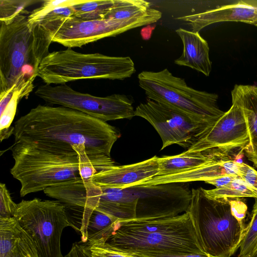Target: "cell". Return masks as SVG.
Instances as JSON below:
<instances>
[{"instance_id": "obj_15", "label": "cell", "mask_w": 257, "mask_h": 257, "mask_svg": "<svg viewBox=\"0 0 257 257\" xmlns=\"http://www.w3.org/2000/svg\"><path fill=\"white\" fill-rule=\"evenodd\" d=\"M239 164L231 156L216 157L192 170L167 176H156L140 185H154L169 183L206 181L226 175L238 176Z\"/></svg>"}, {"instance_id": "obj_19", "label": "cell", "mask_w": 257, "mask_h": 257, "mask_svg": "<svg viewBox=\"0 0 257 257\" xmlns=\"http://www.w3.org/2000/svg\"><path fill=\"white\" fill-rule=\"evenodd\" d=\"M231 95L236 97L241 105L246 124L249 142L244 151L257 168V86L236 84Z\"/></svg>"}, {"instance_id": "obj_16", "label": "cell", "mask_w": 257, "mask_h": 257, "mask_svg": "<svg viewBox=\"0 0 257 257\" xmlns=\"http://www.w3.org/2000/svg\"><path fill=\"white\" fill-rule=\"evenodd\" d=\"M177 19L185 22L192 31L199 32L207 26L218 22H240L254 25L257 22V8L245 1H240Z\"/></svg>"}, {"instance_id": "obj_33", "label": "cell", "mask_w": 257, "mask_h": 257, "mask_svg": "<svg viewBox=\"0 0 257 257\" xmlns=\"http://www.w3.org/2000/svg\"><path fill=\"white\" fill-rule=\"evenodd\" d=\"M228 202L232 215L242 226L246 227L244 221L247 210L246 204L241 199L231 200Z\"/></svg>"}, {"instance_id": "obj_6", "label": "cell", "mask_w": 257, "mask_h": 257, "mask_svg": "<svg viewBox=\"0 0 257 257\" xmlns=\"http://www.w3.org/2000/svg\"><path fill=\"white\" fill-rule=\"evenodd\" d=\"M135 72L128 56L83 54L67 48L49 53L40 65L38 76L47 84H63L84 79L123 80Z\"/></svg>"}, {"instance_id": "obj_36", "label": "cell", "mask_w": 257, "mask_h": 257, "mask_svg": "<svg viewBox=\"0 0 257 257\" xmlns=\"http://www.w3.org/2000/svg\"><path fill=\"white\" fill-rule=\"evenodd\" d=\"M132 254V253H131ZM139 257H212L205 254L189 253L181 254H132Z\"/></svg>"}, {"instance_id": "obj_29", "label": "cell", "mask_w": 257, "mask_h": 257, "mask_svg": "<svg viewBox=\"0 0 257 257\" xmlns=\"http://www.w3.org/2000/svg\"><path fill=\"white\" fill-rule=\"evenodd\" d=\"M90 249L91 257H139L119 250L107 242L90 245Z\"/></svg>"}, {"instance_id": "obj_27", "label": "cell", "mask_w": 257, "mask_h": 257, "mask_svg": "<svg viewBox=\"0 0 257 257\" xmlns=\"http://www.w3.org/2000/svg\"><path fill=\"white\" fill-rule=\"evenodd\" d=\"M43 1L35 0H0V22L8 23L26 8Z\"/></svg>"}, {"instance_id": "obj_28", "label": "cell", "mask_w": 257, "mask_h": 257, "mask_svg": "<svg viewBox=\"0 0 257 257\" xmlns=\"http://www.w3.org/2000/svg\"><path fill=\"white\" fill-rule=\"evenodd\" d=\"M74 15V11L72 6H63L56 8L29 22L30 24H39L44 26L52 23L67 19L73 17Z\"/></svg>"}, {"instance_id": "obj_23", "label": "cell", "mask_w": 257, "mask_h": 257, "mask_svg": "<svg viewBox=\"0 0 257 257\" xmlns=\"http://www.w3.org/2000/svg\"><path fill=\"white\" fill-rule=\"evenodd\" d=\"M204 191L208 197L222 201L245 197L257 199V194L239 176L224 186L211 190L204 189Z\"/></svg>"}, {"instance_id": "obj_2", "label": "cell", "mask_w": 257, "mask_h": 257, "mask_svg": "<svg viewBox=\"0 0 257 257\" xmlns=\"http://www.w3.org/2000/svg\"><path fill=\"white\" fill-rule=\"evenodd\" d=\"M66 151L35 143L15 142L11 148L14 164L10 170L20 183L21 197L80 178L85 171L104 169L113 160L104 154L89 155L84 146Z\"/></svg>"}, {"instance_id": "obj_11", "label": "cell", "mask_w": 257, "mask_h": 257, "mask_svg": "<svg viewBox=\"0 0 257 257\" xmlns=\"http://www.w3.org/2000/svg\"><path fill=\"white\" fill-rule=\"evenodd\" d=\"M135 116L151 123L160 135L161 150L173 144L189 149L211 125L171 105L147 98L135 110Z\"/></svg>"}, {"instance_id": "obj_30", "label": "cell", "mask_w": 257, "mask_h": 257, "mask_svg": "<svg viewBox=\"0 0 257 257\" xmlns=\"http://www.w3.org/2000/svg\"><path fill=\"white\" fill-rule=\"evenodd\" d=\"M18 204L12 199L5 184L0 183V218L14 217Z\"/></svg>"}, {"instance_id": "obj_39", "label": "cell", "mask_w": 257, "mask_h": 257, "mask_svg": "<svg viewBox=\"0 0 257 257\" xmlns=\"http://www.w3.org/2000/svg\"><path fill=\"white\" fill-rule=\"evenodd\" d=\"M253 25H254V26H256V27H257V22H256L255 23H254V24Z\"/></svg>"}, {"instance_id": "obj_22", "label": "cell", "mask_w": 257, "mask_h": 257, "mask_svg": "<svg viewBox=\"0 0 257 257\" xmlns=\"http://www.w3.org/2000/svg\"><path fill=\"white\" fill-rule=\"evenodd\" d=\"M154 10L150 3L144 0H113L105 19L127 21L144 16Z\"/></svg>"}, {"instance_id": "obj_37", "label": "cell", "mask_w": 257, "mask_h": 257, "mask_svg": "<svg viewBox=\"0 0 257 257\" xmlns=\"http://www.w3.org/2000/svg\"><path fill=\"white\" fill-rule=\"evenodd\" d=\"M247 257H257V245L252 253Z\"/></svg>"}, {"instance_id": "obj_17", "label": "cell", "mask_w": 257, "mask_h": 257, "mask_svg": "<svg viewBox=\"0 0 257 257\" xmlns=\"http://www.w3.org/2000/svg\"><path fill=\"white\" fill-rule=\"evenodd\" d=\"M0 257H39L28 233L14 217L0 218Z\"/></svg>"}, {"instance_id": "obj_9", "label": "cell", "mask_w": 257, "mask_h": 257, "mask_svg": "<svg viewBox=\"0 0 257 257\" xmlns=\"http://www.w3.org/2000/svg\"><path fill=\"white\" fill-rule=\"evenodd\" d=\"M162 15L161 12L154 9L144 16L127 21L112 19L85 21L73 16L42 27L49 32L52 42L71 48L155 23Z\"/></svg>"}, {"instance_id": "obj_4", "label": "cell", "mask_w": 257, "mask_h": 257, "mask_svg": "<svg viewBox=\"0 0 257 257\" xmlns=\"http://www.w3.org/2000/svg\"><path fill=\"white\" fill-rule=\"evenodd\" d=\"M107 242L132 254H205L187 211L174 217L119 222Z\"/></svg>"}, {"instance_id": "obj_13", "label": "cell", "mask_w": 257, "mask_h": 257, "mask_svg": "<svg viewBox=\"0 0 257 257\" xmlns=\"http://www.w3.org/2000/svg\"><path fill=\"white\" fill-rule=\"evenodd\" d=\"M185 183L140 185L127 188L138 198L136 219L174 217L187 212L192 191Z\"/></svg>"}, {"instance_id": "obj_8", "label": "cell", "mask_w": 257, "mask_h": 257, "mask_svg": "<svg viewBox=\"0 0 257 257\" xmlns=\"http://www.w3.org/2000/svg\"><path fill=\"white\" fill-rule=\"evenodd\" d=\"M14 217L31 237L39 257H64L61 237L63 229L72 224L63 203L39 198L23 200Z\"/></svg>"}, {"instance_id": "obj_18", "label": "cell", "mask_w": 257, "mask_h": 257, "mask_svg": "<svg viewBox=\"0 0 257 257\" xmlns=\"http://www.w3.org/2000/svg\"><path fill=\"white\" fill-rule=\"evenodd\" d=\"M176 32L181 39L183 49L182 55L174 63L179 66L190 67L208 76L212 66L207 41L197 32L180 28Z\"/></svg>"}, {"instance_id": "obj_38", "label": "cell", "mask_w": 257, "mask_h": 257, "mask_svg": "<svg viewBox=\"0 0 257 257\" xmlns=\"http://www.w3.org/2000/svg\"><path fill=\"white\" fill-rule=\"evenodd\" d=\"M253 6L257 8V1H252Z\"/></svg>"}, {"instance_id": "obj_35", "label": "cell", "mask_w": 257, "mask_h": 257, "mask_svg": "<svg viewBox=\"0 0 257 257\" xmlns=\"http://www.w3.org/2000/svg\"><path fill=\"white\" fill-rule=\"evenodd\" d=\"M237 176H238L235 175L223 176L212 180L206 181L205 182L211 184L215 186L216 188H219L229 184L232 180Z\"/></svg>"}, {"instance_id": "obj_10", "label": "cell", "mask_w": 257, "mask_h": 257, "mask_svg": "<svg viewBox=\"0 0 257 257\" xmlns=\"http://www.w3.org/2000/svg\"><path fill=\"white\" fill-rule=\"evenodd\" d=\"M35 93L48 103L74 109L105 122L135 116L132 100L123 94L96 96L75 91L65 84L42 85Z\"/></svg>"}, {"instance_id": "obj_5", "label": "cell", "mask_w": 257, "mask_h": 257, "mask_svg": "<svg viewBox=\"0 0 257 257\" xmlns=\"http://www.w3.org/2000/svg\"><path fill=\"white\" fill-rule=\"evenodd\" d=\"M187 212L199 245L212 257H231L239 249L246 227L232 215L228 201L208 197L204 189L193 188Z\"/></svg>"}, {"instance_id": "obj_25", "label": "cell", "mask_w": 257, "mask_h": 257, "mask_svg": "<svg viewBox=\"0 0 257 257\" xmlns=\"http://www.w3.org/2000/svg\"><path fill=\"white\" fill-rule=\"evenodd\" d=\"M257 245V199L253 206L250 220L246 226L237 257L250 255Z\"/></svg>"}, {"instance_id": "obj_7", "label": "cell", "mask_w": 257, "mask_h": 257, "mask_svg": "<svg viewBox=\"0 0 257 257\" xmlns=\"http://www.w3.org/2000/svg\"><path fill=\"white\" fill-rule=\"evenodd\" d=\"M139 86L148 99L171 105L195 118L213 124L225 112L218 105V95L196 90L168 69L143 71L138 76Z\"/></svg>"}, {"instance_id": "obj_3", "label": "cell", "mask_w": 257, "mask_h": 257, "mask_svg": "<svg viewBox=\"0 0 257 257\" xmlns=\"http://www.w3.org/2000/svg\"><path fill=\"white\" fill-rule=\"evenodd\" d=\"M27 10L8 23L0 22V92L14 86L21 98L34 88L40 65L52 42L49 32L39 24H30Z\"/></svg>"}, {"instance_id": "obj_1", "label": "cell", "mask_w": 257, "mask_h": 257, "mask_svg": "<svg viewBox=\"0 0 257 257\" xmlns=\"http://www.w3.org/2000/svg\"><path fill=\"white\" fill-rule=\"evenodd\" d=\"M13 135L15 142L66 151L82 145L89 155L109 157L119 137L116 128L106 122L69 107L44 105L20 117L15 123Z\"/></svg>"}, {"instance_id": "obj_12", "label": "cell", "mask_w": 257, "mask_h": 257, "mask_svg": "<svg viewBox=\"0 0 257 257\" xmlns=\"http://www.w3.org/2000/svg\"><path fill=\"white\" fill-rule=\"evenodd\" d=\"M231 97L229 109L206 129L187 151L233 155L235 151H244L249 142L244 113L236 97Z\"/></svg>"}, {"instance_id": "obj_26", "label": "cell", "mask_w": 257, "mask_h": 257, "mask_svg": "<svg viewBox=\"0 0 257 257\" xmlns=\"http://www.w3.org/2000/svg\"><path fill=\"white\" fill-rule=\"evenodd\" d=\"M21 99L19 92L15 88L11 100L4 110L1 112L0 118V139L2 142L13 135L14 126L11 127V124L15 116L17 105Z\"/></svg>"}, {"instance_id": "obj_24", "label": "cell", "mask_w": 257, "mask_h": 257, "mask_svg": "<svg viewBox=\"0 0 257 257\" xmlns=\"http://www.w3.org/2000/svg\"><path fill=\"white\" fill-rule=\"evenodd\" d=\"M113 3V0H82L72 6L74 11V17L85 21L104 19Z\"/></svg>"}, {"instance_id": "obj_32", "label": "cell", "mask_w": 257, "mask_h": 257, "mask_svg": "<svg viewBox=\"0 0 257 257\" xmlns=\"http://www.w3.org/2000/svg\"><path fill=\"white\" fill-rule=\"evenodd\" d=\"M238 176L257 194V171L243 163L239 164Z\"/></svg>"}, {"instance_id": "obj_20", "label": "cell", "mask_w": 257, "mask_h": 257, "mask_svg": "<svg viewBox=\"0 0 257 257\" xmlns=\"http://www.w3.org/2000/svg\"><path fill=\"white\" fill-rule=\"evenodd\" d=\"M218 156H223L186 151L177 155L159 157V171L157 176H167L184 172L200 166Z\"/></svg>"}, {"instance_id": "obj_31", "label": "cell", "mask_w": 257, "mask_h": 257, "mask_svg": "<svg viewBox=\"0 0 257 257\" xmlns=\"http://www.w3.org/2000/svg\"><path fill=\"white\" fill-rule=\"evenodd\" d=\"M82 0H45L40 6L30 12L28 16V21L31 22L41 15L52 10L56 8L63 6H73L79 3Z\"/></svg>"}, {"instance_id": "obj_21", "label": "cell", "mask_w": 257, "mask_h": 257, "mask_svg": "<svg viewBox=\"0 0 257 257\" xmlns=\"http://www.w3.org/2000/svg\"><path fill=\"white\" fill-rule=\"evenodd\" d=\"M119 222L101 212L92 211L87 226L86 243L88 245L106 242L115 231Z\"/></svg>"}, {"instance_id": "obj_34", "label": "cell", "mask_w": 257, "mask_h": 257, "mask_svg": "<svg viewBox=\"0 0 257 257\" xmlns=\"http://www.w3.org/2000/svg\"><path fill=\"white\" fill-rule=\"evenodd\" d=\"M64 257H91V254L88 247L81 244H75Z\"/></svg>"}, {"instance_id": "obj_14", "label": "cell", "mask_w": 257, "mask_h": 257, "mask_svg": "<svg viewBox=\"0 0 257 257\" xmlns=\"http://www.w3.org/2000/svg\"><path fill=\"white\" fill-rule=\"evenodd\" d=\"M157 156L139 163L113 166L95 174L91 181L96 185L103 187L126 188L140 185L159 173Z\"/></svg>"}]
</instances>
